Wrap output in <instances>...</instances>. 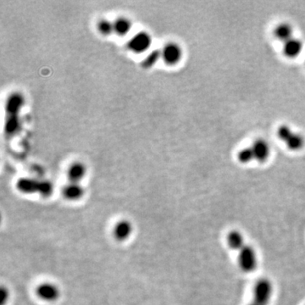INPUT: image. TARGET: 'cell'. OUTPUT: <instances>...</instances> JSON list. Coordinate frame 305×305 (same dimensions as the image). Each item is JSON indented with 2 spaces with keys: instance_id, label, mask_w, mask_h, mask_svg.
<instances>
[{
  "instance_id": "30bf717a",
  "label": "cell",
  "mask_w": 305,
  "mask_h": 305,
  "mask_svg": "<svg viewBox=\"0 0 305 305\" xmlns=\"http://www.w3.org/2000/svg\"><path fill=\"white\" fill-rule=\"evenodd\" d=\"M87 174V168L81 162H74L67 169V177L70 182L80 183Z\"/></svg>"
},
{
  "instance_id": "5bb4252c",
  "label": "cell",
  "mask_w": 305,
  "mask_h": 305,
  "mask_svg": "<svg viewBox=\"0 0 305 305\" xmlns=\"http://www.w3.org/2000/svg\"><path fill=\"white\" fill-rule=\"evenodd\" d=\"M274 36L281 42H287L294 37V28L288 23H281L274 29Z\"/></svg>"
},
{
  "instance_id": "9c48e42d",
  "label": "cell",
  "mask_w": 305,
  "mask_h": 305,
  "mask_svg": "<svg viewBox=\"0 0 305 305\" xmlns=\"http://www.w3.org/2000/svg\"><path fill=\"white\" fill-rule=\"evenodd\" d=\"M37 294L41 300L54 302L59 299L60 292L59 288L54 283H43L37 287Z\"/></svg>"
},
{
  "instance_id": "3957f363",
  "label": "cell",
  "mask_w": 305,
  "mask_h": 305,
  "mask_svg": "<svg viewBox=\"0 0 305 305\" xmlns=\"http://www.w3.org/2000/svg\"><path fill=\"white\" fill-rule=\"evenodd\" d=\"M273 294L271 280L262 277L258 280L253 289V298L248 305H269Z\"/></svg>"
},
{
  "instance_id": "ba28073f",
  "label": "cell",
  "mask_w": 305,
  "mask_h": 305,
  "mask_svg": "<svg viewBox=\"0 0 305 305\" xmlns=\"http://www.w3.org/2000/svg\"><path fill=\"white\" fill-rule=\"evenodd\" d=\"M250 146L254 152V160L259 163L266 162L271 155V146L265 139H257Z\"/></svg>"
},
{
  "instance_id": "6da1fadb",
  "label": "cell",
  "mask_w": 305,
  "mask_h": 305,
  "mask_svg": "<svg viewBox=\"0 0 305 305\" xmlns=\"http://www.w3.org/2000/svg\"><path fill=\"white\" fill-rule=\"evenodd\" d=\"M25 97L20 92L10 93L5 101L4 133L8 137H14L19 133L21 125V110L25 105Z\"/></svg>"
},
{
  "instance_id": "9a60e30c",
  "label": "cell",
  "mask_w": 305,
  "mask_h": 305,
  "mask_svg": "<svg viewBox=\"0 0 305 305\" xmlns=\"http://www.w3.org/2000/svg\"><path fill=\"white\" fill-rule=\"evenodd\" d=\"M226 242L230 249L235 251H238L239 249L244 245L245 240L243 238V235L240 232L237 230H232L228 232L226 236Z\"/></svg>"
},
{
  "instance_id": "7c38bea8",
  "label": "cell",
  "mask_w": 305,
  "mask_h": 305,
  "mask_svg": "<svg viewBox=\"0 0 305 305\" xmlns=\"http://www.w3.org/2000/svg\"><path fill=\"white\" fill-rule=\"evenodd\" d=\"M84 192V188L81 184L70 181L67 185H65L62 191L63 196L65 198L71 201L79 200L83 197Z\"/></svg>"
},
{
  "instance_id": "ffe728a7",
  "label": "cell",
  "mask_w": 305,
  "mask_h": 305,
  "mask_svg": "<svg viewBox=\"0 0 305 305\" xmlns=\"http://www.w3.org/2000/svg\"><path fill=\"white\" fill-rule=\"evenodd\" d=\"M0 298H1V305H4V303L8 300V291L5 288H2L1 294H0Z\"/></svg>"
},
{
  "instance_id": "8992f818",
  "label": "cell",
  "mask_w": 305,
  "mask_h": 305,
  "mask_svg": "<svg viewBox=\"0 0 305 305\" xmlns=\"http://www.w3.org/2000/svg\"><path fill=\"white\" fill-rule=\"evenodd\" d=\"M152 44V37L147 31L137 32L127 42V48L134 54H144Z\"/></svg>"
},
{
  "instance_id": "2e32d148",
  "label": "cell",
  "mask_w": 305,
  "mask_h": 305,
  "mask_svg": "<svg viewBox=\"0 0 305 305\" xmlns=\"http://www.w3.org/2000/svg\"><path fill=\"white\" fill-rule=\"evenodd\" d=\"M114 32L123 37L126 36L132 29V22L131 20L125 16H119L113 21Z\"/></svg>"
},
{
  "instance_id": "7a4b0ae2",
  "label": "cell",
  "mask_w": 305,
  "mask_h": 305,
  "mask_svg": "<svg viewBox=\"0 0 305 305\" xmlns=\"http://www.w3.org/2000/svg\"><path fill=\"white\" fill-rule=\"evenodd\" d=\"M17 188L25 194L38 193L42 197H49L54 192V185L47 180H38L35 178L23 177L17 181Z\"/></svg>"
},
{
  "instance_id": "e0dca14e",
  "label": "cell",
  "mask_w": 305,
  "mask_h": 305,
  "mask_svg": "<svg viewBox=\"0 0 305 305\" xmlns=\"http://www.w3.org/2000/svg\"><path fill=\"white\" fill-rule=\"evenodd\" d=\"M159 59H161V50L155 49V50L151 51L150 54L143 59L141 65L144 69H150L158 62Z\"/></svg>"
},
{
  "instance_id": "8fae6325",
  "label": "cell",
  "mask_w": 305,
  "mask_h": 305,
  "mask_svg": "<svg viewBox=\"0 0 305 305\" xmlns=\"http://www.w3.org/2000/svg\"><path fill=\"white\" fill-rule=\"evenodd\" d=\"M303 50V42L301 40L296 37H293L290 40L283 43V54L289 59H294L299 56Z\"/></svg>"
},
{
  "instance_id": "52a82bcc",
  "label": "cell",
  "mask_w": 305,
  "mask_h": 305,
  "mask_svg": "<svg viewBox=\"0 0 305 305\" xmlns=\"http://www.w3.org/2000/svg\"><path fill=\"white\" fill-rule=\"evenodd\" d=\"M183 57V51L177 42H169L161 49V59L167 65H177Z\"/></svg>"
},
{
  "instance_id": "5b68a950",
  "label": "cell",
  "mask_w": 305,
  "mask_h": 305,
  "mask_svg": "<svg viewBox=\"0 0 305 305\" xmlns=\"http://www.w3.org/2000/svg\"><path fill=\"white\" fill-rule=\"evenodd\" d=\"M238 265L241 270L245 273L254 272L258 267V257L256 252L248 243L238 250Z\"/></svg>"
},
{
  "instance_id": "ac0fdd59",
  "label": "cell",
  "mask_w": 305,
  "mask_h": 305,
  "mask_svg": "<svg viewBox=\"0 0 305 305\" xmlns=\"http://www.w3.org/2000/svg\"><path fill=\"white\" fill-rule=\"evenodd\" d=\"M97 30L103 36H110L114 32L113 22L106 19H102L97 23Z\"/></svg>"
},
{
  "instance_id": "277c9868",
  "label": "cell",
  "mask_w": 305,
  "mask_h": 305,
  "mask_svg": "<svg viewBox=\"0 0 305 305\" xmlns=\"http://www.w3.org/2000/svg\"><path fill=\"white\" fill-rule=\"evenodd\" d=\"M277 137L280 140L287 145V147L293 151L300 150L305 145V139L301 134L292 130L290 127L283 125L277 129Z\"/></svg>"
},
{
  "instance_id": "d6986e66",
  "label": "cell",
  "mask_w": 305,
  "mask_h": 305,
  "mask_svg": "<svg viewBox=\"0 0 305 305\" xmlns=\"http://www.w3.org/2000/svg\"><path fill=\"white\" fill-rule=\"evenodd\" d=\"M237 158L243 164H249L252 161L254 160V152L252 150L251 146L243 148L238 152Z\"/></svg>"
},
{
  "instance_id": "4fadbf2b",
  "label": "cell",
  "mask_w": 305,
  "mask_h": 305,
  "mask_svg": "<svg viewBox=\"0 0 305 305\" xmlns=\"http://www.w3.org/2000/svg\"><path fill=\"white\" fill-rule=\"evenodd\" d=\"M133 233V226L130 221L123 220L119 221L113 228L114 237L119 241L127 240Z\"/></svg>"
}]
</instances>
